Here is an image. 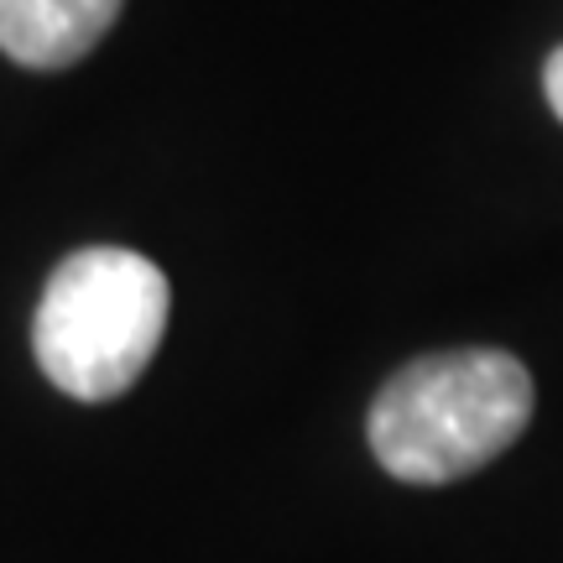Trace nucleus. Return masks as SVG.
Here are the masks:
<instances>
[{
  "label": "nucleus",
  "mask_w": 563,
  "mask_h": 563,
  "mask_svg": "<svg viewBox=\"0 0 563 563\" xmlns=\"http://www.w3.org/2000/svg\"><path fill=\"white\" fill-rule=\"evenodd\" d=\"M543 95H548V104H553V115L563 121V47L543 63Z\"/></svg>",
  "instance_id": "20e7f679"
},
{
  "label": "nucleus",
  "mask_w": 563,
  "mask_h": 563,
  "mask_svg": "<svg viewBox=\"0 0 563 563\" xmlns=\"http://www.w3.org/2000/svg\"><path fill=\"white\" fill-rule=\"evenodd\" d=\"M167 277L157 262L125 245H84L47 277L32 319V350L47 382L110 402L141 382L167 329Z\"/></svg>",
  "instance_id": "f03ea898"
},
{
  "label": "nucleus",
  "mask_w": 563,
  "mask_h": 563,
  "mask_svg": "<svg viewBox=\"0 0 563 563\" xmlns=\"http://www.w3.org/2000/svg\"><path fill=\"white\" fill-rule=\"evenodd\" d=\"M125 0H0V53L21 68H68L95 53Z\"/></svg>",
  "instance_id": "7ed1b4c3"
},
{
  "label": "nucleus",
  "mask_w": 563,
  "mask_h": 563,
  "mask_svg": "<svg viewBox=\"0 0 563 563\" xmlns=\"http://www.w3.org/2000/svg\"><path fill=\"white\" fill-rule=\"evenodd\" d=\"M532 376L506 350H443L402 365L371 402V454L407 485L475 475L522 439Z\"/></svg>",
  "instance_id": "f257e3e1"
}]
</instances>
